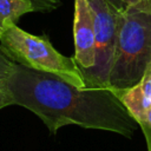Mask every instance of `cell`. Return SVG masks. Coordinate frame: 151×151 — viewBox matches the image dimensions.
I'll list each match as a JSON object with an SVG mask.
<instances>
[{
	"label": "cell",
	"instance_id": "obj_1",
	"mask_svg": "<svg viewBox=\"0 0 151 151\" xmlns=\"http://www.w3.org/2000/svg\"><path fill=\"white\" fill-rule=\"evenodd\" d=\"M8 91L13 104L35 113L51 133L65 125H78L130 138L139 126L109 86L78 87L54 74L14 63Z\"/></svg>",
	"mask_w": 151,
	"mask_h": 151
},
{
	"label": "cell",
	"instance_id": "obj_2",
	"mask_svg": "<svg viewBox=\"0 0 151 151\" xmlns=\"http://www.w3.org/2000/svg\"><path fill=\"white\" fill-rule=\"evenodd\" d=\"M151 63V13L126 7L119 13L117 42L109 87L125 90L136 85Z\"/></svg>",
	"mask_w": 151,
	"mask_h": 151
},
{
	"label": "cell",
	"instance_id": "obj_3",
	"mask_svg": "<svg viewBox=\"0 0 151 151\" xmlns=\"http://www.w3.org/2000/svg\"><path fill=\"white\" fill-rule=\"evenodd\" d=\"M0 51L18 65L54 74L78 87H86L74 58L58 52L46 35H33L15 22H8L0 31Z\"/></svg>",
	"mask_w": 151,
	"mask_h": 151
},
{
	"label": "cell",
	"instance_id": "obj_4",
	"mask_svg": "<svg viewBox=\"0 0 151 151\" xmlns=\"http://www.w3.org/2000/svg\"><path fill=\"white\" fill-rule=\"evenodd\" d=\"M94 24V65L83 72L87 87L109 86L117 42L118 17L122 11L107 0H88Z\"/></svg>",
	"mask_w": 151,
	"mask_h": 151
},
{
	"label": "cell",
	"instance_id": "obj_5",
	"mask_svg": "<svg viewBox=\"0 0 151 151\" xmlns=\"http://www.w3.org/2000/svg\"><path fill=\"white\" fill-rule=\"evenodd\" d=\"M74 60L81 72L94 65V24L88 0H74Z\"/></svg>",
	"mask_w": 151,
	"mask_h": 151
},
{
	"label": "cell",
	"instance_id": "obj_6",
	"mask_svg": "<svg viewBox=\"0 0 151 151\" xmlns=\"http://www.w3.org/2000/svg\"><path fill=\"white\" fill-rule=\"evenodd\" d=\"M113 91L125 109L138 123L151 107V63L136 85L125 90Z\"/></svg>",
	"mask_w": 151,
	"mask_h": 151
},
{
	"label": "cell",
	"instance_id": "obj_7",
	"mask_svg": "<svg viewBox=\"0 0 151 151\" xmlns=\"http://www.w3.org/2000/svg\"><path fill=\"white\" fill-rule=\"evenodd\" d=\"M31 12H40L32 0H0V31L8 22H15Z\"/></svg>",
	"mask_w": 151,
	"mask_h": 151
},
{
	"label": "cell",
	"instance_id": "obj_8",
	"mask_svg": "<svg viewBox=\"0 0 151 151\" xmlns=\"http://www.w3.org/2000/svg\"><path fill=\"white\" fill-rule=\"evenodd\" d=\"M13 66L14 63L0 51V110L8 105H13V100L8 91V77Z\"/></svg>",
	"mask_w": 151,
	"mask_h": 151
},
{
	"label": "cell",
	"instance_id": "obj_9",
	"mask_svg": "<svg viewBox=\"0 0 151 151\" xmlns=\"http://www.w3.org/2000/svg\"><path fill=\"white\" fill-rule=\"evenodd\" d=\"M138 125L144 133L145 142H146V149L147 151H151V107L145 112L143 118L138 122Z\"/></svg>",
	"mask_w": 151,
	"mask_h": 151
},
{
	"label": "cell",
	"instance_id": "obj_10",
	"mask_svg": "<svg viewBox=\"0 0 151 151\" xmlns=\"http://www.w3.org/2000/svg\"><path fill=\"white\" fill-rule=\"evenodd\" d=\"M126 7L151 13V0H122Z\"/></svg>",
	"mask_w": 151,
	"mask_h": 151
},
{
	"label": "cell",
	"instance_id": "obj_11",
	"mask_svg": "<svg viewBox=\"0 0 151 151\" xmlns=\"http://www.w3.org/2000/svg\"><path fill=\"white\" fill-rule=\"evenodd\" d=\"M32 1L40 8V12H50L61 5L59 0H32Z\"/></svg>",
	"mask_w": 151,
	"mask_h": 151
},
{
	"label": "cell",
	"instance_id": "obj_12",
	"mask_svg": "<svg viewBox=\"0 0 151 151\" xmlns=\"http://www.w3.org/2000/svg\"><path fill=\"white\" fill-rule=\"evenodd\" d=\"M109 2H111L116 8H118L119 11H124L126 8V6L124 5V2L122 0H107Z\"/></svg>",
	"mask_w": 151,
	"mask_h": 151
}]
</instances>
